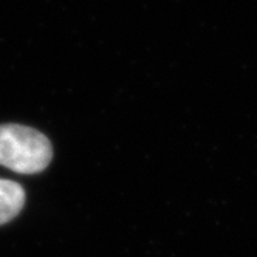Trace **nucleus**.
Segmentation results:
<instances>
[{"instance_id":"f257e3e1","label":"nucleus","mask_w":257,"mask_h":257,"mask_svg":"<svg viewBox=\"0 0 257 257\" xmlns=\"http://www.w3.org/2000/svg\"><path fill=\"white\" fill-rule=\"evenodd\" d=\"M53 158L50 140L21 124L0 125V164L17 174H38Z\"/></svg>"},{"instance_id":"f03ea898","label":"nucleus","mask_w":257,"mask_h":257,"mask_svg":"<svg viewBox=\"0 0 257 257\" xmlns=\"http://www.w3.org/2000/svg\"><path fill=\"white\" fill-rule=\"evenodd\" d=\"M25 205V191L19 183L0 178V225L19 215Z\"/></svg>"}]
</instances>
